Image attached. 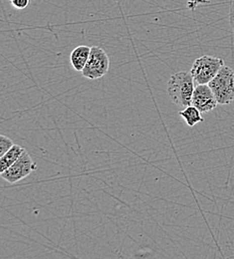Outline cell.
Returning a JSON list of instances; mask_svg holds the SVG:
<instances>
[{
	"label": "cell",
	"instance_id": "1",
	"mask_svg": "<svg viewBox=\"0 0 234 259\" xmlns=\"http://www.w3.org/2000/svg\"><path fill=\"white\" fill-rule=\"evenodd\" d=\"M196 82L191 72H177L170 76L167 92L170 101L181 108L192 105Z\"/></svg>",
	"mask_w": 234,
	"mask_h": 259
},
{
	"label": "cell",
	"instance_id": "2",
	"mask_svg": "<svg viewBox=\"0 0 234 259\" xmlns=\"http://www.w3.org/2000/svg\"><path fill=\"white\" fill-rule=\"evenodd\" d=\"M208 85L219 105H229L233 102L234 71L230 67L224 65Z\"/></svg>",
	"mask_w": 234,
	"mask_h": 259
},
{
	"label": "cell",
	"instance_id": "3",
	"mask_svg": "<svg viewBox=\"0 0 234 259\" xmlns=\"http://www.w3.org/2000/svg\"><path fill=\"white\" fill-rule=\"evenodd\" d=\"M224 66L222 59L204 55L198 58L191 69L196 84H209Z\"/></svg>",
	"mask_w": 234,
	"mask_h": 259
},
{
	"label": "cell",
	"instance_id": "4",
	"mask_svg": "<svg viewBox=\"0 0 234 259\" xmlns=\"http://www.w3.org/2000/svg\"><path fill=\"white\" fill-rule=\"evenodd\" d=\"M110 69V58L105 50L98 46L91 47L88 62L82 71L83 77L96 80L104 77Z\"/></svg>",
	"mask_w": 234,
	"mask_h": 259
},
{
	"label": "cell",
	"instance_id": "5",
	"mask_svg": "<svg viewBox=\"0 0 234 259\" xmlns=\"http://www.w3.org/2000/svg\"><path fill=\"white\" fill-rule=\"evenodd\" d=\"M37 169V163L34 162L29 154L24 151L17 162H14L5 171L1 172V178L9 184L20 182Z\"/></svg>",
	"mask_w": 234,
	"mask_h": 259
},
{
	"label": "cell",
	"instance_id": "6",
	"mask_svg": "<svg viewBox=\"0 0 234 259\" xmlns=\"http://www.w3.org/2000/svg\"><path fill=\"white\" fill-rule=\"evenodd\" d=\"M218 102L208 84H198L195 88L192 105L197 107L201 113H208L214 110Z\"/></svg>",
	"mask_w": 234,
	"mask_h": 259
},
{
	"label": "cell",
	"instance_id": "7",
	"mask_svg": "<svg viewBox=\"0 0 234 259\" xmlns=\"http://www.w3.org/2000/svg\"><path fill=\"white\" fill-rule=\"evenodd\" d=\"M91 53V47L80 45L76 47L70 54V63L77 72H82L88 62Z\"/></svg>",
	"mask_w": 234,
	"mask_h": 259
},
{
	"label": "cell",
	"instance_id": "8",
	"mask_svg": "<svg viewBox=\"0 0 234 259\" xmlns=\"http://www.w3.org/2000/svg\"><path fill=\"white\" fill-rule=\"evenodd\" d=\"M24 149L18 145H14L8 152L0 157V172L5 171L13 163L18 161L21 155L24 153Z\"/></svg>",
	"mask_w": 234,
	"mask_h": 259
},
{
	"label": "cell",
	"instance_id": "9",
	"mask_svg": "<svg viewBox=\"0 0 234 259\" xmlns=\"http://www.w3.org/2000/svg\"><path fill=\"white\" fill-rule=\"evenodd\" d=\"M201 114L202 113L201 111L193 105L185 107L182 111L178 113V115L186 122L189 127H195L197 124L203 122V118Z\"/></svg>",
	"mask_w": 234,
	"mask_h": 259
},
{
	"label": "cell",
	"instance_id": "10",
	"mask_svg": "<svg viewBox=\"0 0 234 259\" xmlns=\"http://www.w3.org/2000/svg\"><path fill=\"white\" fill-rule=\"evenodd\" d=\"M14 146L13 142L6 136H0V157L3 156L6 152H8Z\"/></svg>",
	"mask_w": 234,
	"mask_h": 259
},
{
	"label": "cell",
	"instance_id": "11",
	"mask_svg": "<svg viewBox=\"0 0 234 259\" xmlns=\"http://www.w3.org/2000/svg\"><path fill=\"white\" fill-rule=\"evenodd\" d=\"M10 1H11L12 6L15 9L22 10V9H24V8H26L28 6L30 0H10Z\"/></svg>",
	"mask_w": 234,
	"mask_h": 259
},
{
	"label": "cell",
	"instance_id": "12",
	"mask_svg": "<svg viewBox=\"0 0 234 259\" xmlns=\"http://www.w3.org/2000/svg\"><path fill=\"white\" fill-rule=\"evenodd\" d=\"M229 23H230V26H231L232 31L234 32V1H232L231 6H230V10H229Z\"/></svg>",
	"mask_w": 234,
	"mask_h": 259
}]
</instances>
